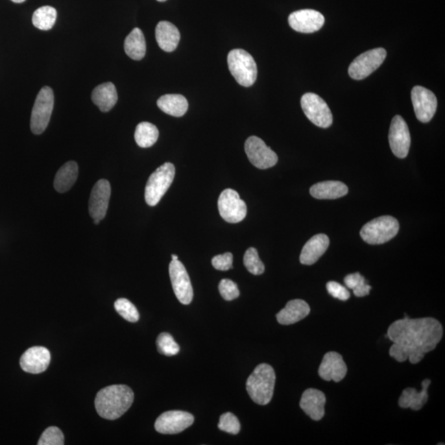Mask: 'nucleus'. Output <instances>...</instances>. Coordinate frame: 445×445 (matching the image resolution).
Segmentation results:
<instances>
[{
	"instance_id": "1",
	"label": "nucleus",
	"mask_w": 445,
	"mask_h": 445,
	"mask_svg": "<svg viewBox=\"0 0 445 445\" xmlns=\"http://www.w3.org/2000/svg\"><path fill=\"white\" fill-rule=\"evenodd\" d=\"M443 333L442 325L435 318L411 320L405 314L403 320L395 321L387 329V337L394 342L390 357L398 362L409 360L411 364H418L424 354L435 349Z\"/></svg>"
},
{
	"instance_id": "2",
	"label": "nucleus",
	"mask_w": 445,
	"mask_h": 445,
	"mask_svg": "<svg viewBox=\"0 0 445 445\" xmlns=\"http://www.w3.org/2000/svg\"><path fill=\"white\" fill-rule=\"evenodd\" d=\"M134 402V393L126 385H112L100 390L95 398L97 413L104 419L117 420L124 415Z\"/></svg>"
},
{
	"instance_id": "3",
	"label": "nucleus",
	"mask_w": 445,
	"mask_h": 445,
	"mask_svg": "<svg viewBox=\"0 0 445 445\" xmlns=\"http://www.w3.org/2000/svg\"><path fill=\"white\" fill-rule=\"evenodd\" d=\"M276 385V373L270 365H257L247 381V391L252 401L267 405L272 401Z\"/></svg>"
},
{
	"instance_id": "4",
	"label": "nucleus",
	"mask_w": 445,
	"mask_h": 445,
	"mask_svg": "<svg viewBox=\"0 0 445 445\" xmlns=\"http://www.w3.org/2000/svg\"><path fill=\"white\" fill-rule=\"evenodd\" d=\"M228 65L232 75L243 87H250L257 77V67L253 57L243 49H234L228 55Z\"/></svg>"
},
{
	"instance_id": "5",
	"label": "nucleus",
	"mask_w": 445,
	"mask_h": 445,
	"mask_svg": "<svg viewBox=\"0 0 445 445\" xmlns=\"http://www.w3.org/2000/svg\"><path fill=\"white\" fill-rule=\"evenodd\" d=\"M399 231V223L393 216L385 215L371 220L361 228V236L371 245L383 244L393 239Z\"/></svg>"
},
{
	"instance_id": "6",
	"label": "nucleus",
	"mask_w": 445,
	"mask_h": 445,
	"mask_svg": "<svg viewBox=\"0 0 445 445\" xmlns=\"http://www.w3.org/2000/svg\"><path fill=\"white\" fill-rule=\"evenodd\" d=\"M175 167L173 163H165L150 175L145 187V202L150 206L158 205L173 183Z\"/></svg>"
},
{
	"instance_id": "7",
	"label": "nucleus",
	"mask_w": 445,
	"mask_h": 445,
	"mask_svg": "<svg viewBox=\"0 0 445 445\" xmlns=\"http://www.w3.org/2000/svg\"><path fill=\"white\" fill-rule=\"evenodd\" d=\"M54 93L50 87L40 89L32 108L31 117V130L35 134H40L47 128L50 122L53 108H54Z\"/></svg>"
},
{
	"instance_id": "8",
	"label": "nucleus",
	"mask_w": 445,
	"mask_h": 445,
	"mask_svg": "<svg viewBox=\"0 0 445 445\" xmlns=\"http://www.w3.org/2000/svg\"><path fill=\"white\" fill-rule=\"evenodd\" d=\"M301 107L314 125L321 128H328L333 124L332 112L326 101L315 93H305L301 99Z\"/></svg>"
},
{
	"instance_id": "9",
	"label": "nucleus",
	"mask_w": 445,
	"mask_h": 445,
	"mask_svg": "<svg viewBox=\"0 0 445 445\" xmlns=\"http://www.w3.org/2000/svg\"><path fill=\"white\" fill-rule=\"evenodd\" d=\"M387 56V51L383 48H376L363 53L350 64L348 73L355 80H361L370 76L371 73L381 67Z\"/></svg>"
},
{
	"instance_id": "10",
	"label": "nucleus",
	"mask_w": 445,
	"mask_h": 445,
	"mask_svg": "<svg viewBox=\"0 0 445 445\" xmlns=\"http://www.w3.org/2000/svg\"><path fill=\"white\" fill-rule=\"evenodd\" d=\"M220 216L228 223L236 224L246 217L248 208L239 194L232 189H226L220 194L218 201Z\"/></svg>"
},
{
	"instance_id": "11",
	"label": "nucleus",
	"mask_w": 445,
	"mask_h": 445,
	"mask_svg": "<svg viewBox=\"0 0 445 445\" xmlns=\"http://www.w3.org/2000/svg\"><path fill=\"white\" fill-rule=\"evenodd\" d=\"M245 152L249 161L259 169H267L278 162V156L261 139L251 136L245 142Z\"/></svg>"
},
{
	"instance_id": "12",
	"label": "nucleus",
	"mask_w": 445,
	"mask_h": 445,
	"mask_svg": "<svg viewBox=\"0 0 445 445\" xmlns=\"http://www.w3.org/2000/svg\"><path fill=\"white\" fill-rule=\"evenodd\" d=\"M169 276L176 297L182 304H190L193 300V288L189 273L180 261L171 260Z\"/></svg>"
},
{
	"instance_id": "13",
	"label": "nucleus",
	"mask_w": 445,
	"mask_h": 445,
	"mask_svg": "<svg viewBox=\"0 0 445 445\" xmlns=\"http://www.w3.org/2000/svg\"><path fill=\"white\" fill-rule=\"evenodd\" d=\"M194 420V416L189 412L169 411L158 416L154 427L160 434L175 435L190 427Z\"/></svg>"
},
{
	"instance_id": "14",
	"label": "nucleus",
	"mask_w": 445,
	"mask_h": 445,
	"mask_svg": "<svg viewBox=\"0 0 445 445\" xmlns=\"http://www.w3.org/2000/svg\"><path fill=\"white\" fill-rule=\"evenodd\" d=\"M411 101L416 118L422 123L430 122L438 104L434 93L422 86H416L411 91Z\"/></svg>"
},
{
	"instance_id": "15",
	"label": "nucleus",
	"mask_w": 445,
	"mask_h": 445,
	"mask_svg": "<svg viewBox=\"0 0 445 445\" xmlns=\"http://www.w3.org/2000/svg\"><path fill=\"white\" fill-rule=\"evenodd\" d=\"M389 141L396 157L405 158L409 153L411 136L407 122L401 116H395L390 125Z\"/></svg>"
},
{
	"instance_id": "16",
	"label": "nucleus",
	"mask_w": 445,
	"mask_h": 445,
	"mask_svg": "<svg viewBox=\"0 0 445 445\" xmlns=\"http://www.w3.org/2000/svg\"><path fill=\"white\" fill-rule=\"evenodd\" d=\"M110 197L111 185L108 181L101 179L93 187L88 204L89 214L95 224H99L107 215Z\"/></svg>"
},
{
	"instance_id": "17",
	"label": "nucleus",
	"mask_w": 445,
	"mask_h": 445,
	"mask_svg": "<svg viewBox=\"0 0 445 445\" xmlns=\"http://www.w3.org/2000/svg\"><path fill=\"white\" fill-rule=\"evenodd\" d=\"M325 19L320 12L302 10L289 16V24L293 30L302 34H313L324 27Z\"/></svg>"
},
{
	"instance_id": "18",
	"label": "nucleus",
	"mask_w": 445,
	"mask_h": 445,
	"mask_svg": "<svg viewBox=\"0 0 445 445\" xmlns=\"http://www.w3.org/2000/svg\"><path fill=\"white\" fill-rule=\"evenodd\" d=\"M50 362V351L43 346H34L22 355L20 365L25 372L36 374L46 371Z\"/></svg>"
},
{
	"instance_id": "19",
	"label": "nucleus",
	"mask_w": 445,
	"mask_h": 445,
	"mask_svg": "<svg viewBox=\"0 0 445 445\" xmlns=\"http://www.w3.org/2000/svg\"><path fill=\"white\" fill-rule=\"evenodd\" d=\"M347 373V366L341 355L335 351H330L324 355L318 374L325 381L341 382Z\"/></svg>"
},
{
	"instance_id": "20",
	"label": "nucleus",
	"mask_w": 445,
	"mask_h": 445,
	"mask_svg": "<svg viewBox=\"0 0 445 445\" xmlns=\"http://www.w3.org/2000/svg\"><path fill=\"white\" fill-rule=\"evenodd\" d=\"M325 404V394L322 391L309 389L302 395L300 406L310 418L317 422L324 416Z\"/></svg>"
},
{
	"instance_id": "21",
	"label": "nucleus",
	"mask_w": 445,
	"mask_h": 445,
	"mask_svg": "<svg viewBox=\"0 0 445 445\" xmlns=\"http://www.w3.org/2000/svg\"><path fill=\"white\" fill-rule=\"evenodd\" d=\"M330 240L324 234L314 235L302 249L300 260L304 265H311L317 263L329 247Z\"/></svg>"
},
{
	"instance_id": "22",
	"label": "nucleus",
	"mask_w": 445,
	"mask_h": 445,
	"mask_svg": "<svg viewBox=\"0 0 445 445\" xmlns=\"http://www.w3.org/2000/svg\"><path fill=\"white\" fill-rule=\"evenodd\" d=\"M309 313V305L304 300H293L277 313L276 320L281 325H292L304 320Z\"/></svg>"
},
{
	"instance_id": "23",
	"label": "nucleus",
	"mask_w": 445,
	"mask_h": 445,
	"mask_svg": "<svg viewBox=\"0 0 445 445\" xmlns=\"http://www.w3.org/2000/svg\"><path fill=\"white\" fill-rule=\"evenodd\" d=\"M155 38L162 50L171 52L177 49L180 42L181 35L178 27L173 23L162 21L159 22L156 27Z\"/></svg>"
},
{
	"instance_id": "24",
	"label": "nucleus",
	"mask_w": 445,
	"mask_h": 445,
	"mask_svg": "<svg viewBox=\"0 0 445 445\" xmlns=\"http://www.w3.org/2000/svg\"><path fill=\"white\" fill-rule=\"evenodd\" d=\"M431 383V379H424L422 383V390L420 392L416 391L412 387H407L403 390L401 397L399 398L398 404L400 407L411 408L413 411H419L422 409L424 404L428 401V389Z\"/></svg>"
},
{
	"instance_id": "25",
	"label": "nucleus",
	"mask_w": 445,
	"mask_h": 445,
	"mask_svg": "<svg viewBox=\"0 0 445 445\" xmlns=\"http://www.w3.org/2000/svg\"><path fill=\"white\" fill-rule=\"evenodd\" d=\"M92 100L101 112H108L115 107L118 96L117 88L111 82L97 86L92 93Z\"/></svg>"
},
{
	"instance_id": "26",
	"label": "nucleus",
	"mask_w": 445,
	"mask_h": 445,
	"mask_svg": "<svg viewBox=\"0 0 445 445\" xmlns=\"http://www.w3.org/2000/svg\"><path fill=\"white\" fill-rule=\"evenodd\" d=\"M312 197L320 200H334L345 197L348 193V187L338 181L318 182L310 189Z\"/></svg>"
},
{
	"instance_id": "27",
	"label": "nucleus",
	"mask_w": 445,
	"mask_h": 445,
	"mask_svg": "<svg viewBox=\"0 0 445 445\" xmlns=\"http://www.w3.org/2000/svg\"><path fill=\"white\" fill-rule=\"evenodd\" d=\"M159 109L171 117L184 116L189 109V101L180 95H163L157 101Z\"/></svg>"
},
{
	"instance_id": "28",
	"label": "nucleus",
	"mask_w": 445,
	"mask_h": 445,
	"mask_svg": "<svg viewBox=\"0 0 445 445\" xmlns=\"http://www.w3.org/2000/svg\"><path fill=\"white\" fill-rule=\"evenodd\" d=\"M77 175H79V167L77 163L71 161L65 163L56 175L55 189L60 193H67L75 184Z\"/></svg>"
},
{
	"instance_id": "29",
	"label": "nucleus",
	"mask_w": 445,
	"mask_h": 445,
	"mask_svg": "<svg viewBox=\"0 0 445 445\" xmlns=\"http://www.w3.org/2000/svg\"><path fill=\"white\" fill-rule=\"evenodd\" d=\"M125 51L130 58L141 60L146 53V42L144 34L140 28H134L126 36L124 44Z\"/></svg>"
},
{
	"instance_id": "30",
	"label": "nucleus",
	"mask_w": 445,
	"mask_h": 445,
	"mask_svg": "<svg viewBox=\"0 0 445 445\" xmlns=\"http://www.w3.org/2000/svg\"><path fill=\"white\" fill-rule=\"evenodd\" d=\"M158 136L159 132L156 126L145 121L136 126L134 140L141 148H149L157 142Z\"/></svg>"
},
{
	"instance_id": "31",
	"label": "nucleus",
	"mask_w": 445,
	"mask_h": 445,
	"mask_svg": "<svg viewBox=\"0 0 445 445\" xmlns=\"http://www.w3.org/2000/svg\"><path fill=\"white\" fill-rule=\"evenodd\" d=\"M57 19V12L51 6H43L34 12L32 23L40 30L48 31L54 27Z\"/></svg>"
},
{
	"instance_id": "32",
	"label": "nucleus",
	"mask_w": 445,
	"mask_h": 445,
	"mask_svg": "<svg viewBox=\"0 0 445 445\" xmlns=\"http://www.w3.org/2000/svg\"><path fill=\"white\" fill-rule=\"evenodd\" d=\"M344 282L347 287L352 289L354 295L357 297H365L370 292V285L367 284L365 277L359 272L346 276Z\"/></svg>"
},
{
	"instance_id": "33",
	"label": "nucleus",
	"mask_w": 445,
	"mask_h": 445,
	"mask_svg": "<svg viewBox=\"0 0 445 445\" xmlns=\"http://www.w3.org/2000/svg\"><path fill=\"white\" fill-rule=\"evenodd\" d=\"M243 263L247 270L252 275L259 276L263 274L265 265L259 258L258 252L254 248H249L245 252Z\"/></svg>"
},
{
	"instance_id": "34",
	"label": "nucleus",
	"mask_w": 445,
	"mask_h": 445,
	"mask_svg": "<svg viewBox=\"0 0 445 445\" xmlns=\"http://www.w3.org/2000/svg\"><path fill=\"white\" fill-rule=\"evenodd\" d=\"M114 307H115L117 312L126 321L136 322L140 318V314H139L136 306L130 300L124 299V298L118 299L114 304Z\"/></svg>"
},
{
	"instance_id": "35",
	"label": "nucleus",
	"mask_w": 445,
	"mask_h": 445,
	"mask_svg": "<svg viewBox=\"0 0 445 445\" xmlns=\"http://www.w3.org/2000/svg\"><path fill=\"white\" fill-rule=\"evenodd\" d=\"M157 348L158 352L166 357H173L180 350L177 342L169 333H163L157 338Z\"/></svg>"
},
{
	"instance_id": "36",
	"label": "nucleus",
	"mask_w": 445,
	"mask_h": 445,
	"mask_svg": "<svg viewBox=\"0 0 445 445\" xmlns=\"http://www.w3.org/2000/svg\"><path fill=\"white\" fill-rule=\"evenodd\" d=\"M218 427L220 431L232 435L239 434L241 429L239 419L231 412H227L220 416Z\"/></svg>"
},
{
	"instance_id": "37",
	"label": "nucleus",
	"mask_w": 445,
	"mask_h": 445,
	"mask_svg": "<svg viewBox=\"0 0 445 445\" xmlns=\"http://www.w3.org/2000/svg\"><path fill=\"white\" fill-rule=\"evenodd\" d=\"M38 445H62L64 435L59 428L51 426L43 432L39 440Z\"/></svg>"
},
{
	"instance_id": "38",
	"label": "nucleus",
	"mask_w": 445,
	"mask_h": 445,
	"mask_svg": "<svg viewBox=\"0 0 445 445\" xmlns=\"http://www.w3.org/2000/svg\"><path fill=\"white\" fill-rule=\"evenodd\" d=\"M219 291L220 295L224 300L231 301L239 298L240 292L238 287L231 280L223 279L219 285Z\"/></svg>"
},
{
	"instance_id": "39",
	"label": "nucleus",
	"mask_w": 445,
	"mask_h": 445,
	"mask_svg": "<svg viewBox=\"0 0 445 445\" xmlns=\"http://www.w3.org/2000/svg\"><path fill=\"white\" fill-rule=\"evenodd\" d=\"M326 289L329 295L332 296L336 299L341 301L348 300L350 297V293L346 287H343L341 284L336 282V281H329L326 284Z\"/></svg>"
},
{
	"instance_id": "40",
	"label": "nucleus",
	"mask_w": 445,
	"mask_h": 445,
	"mask_svg": "<svg viewBox=\"0 0 445 445\" xmlns=\"http://www.w3.org/2000/svg\"><path fill=\"white\" fill-rule=\"evenodd\" d=\"M232 259H234V256L231 252L224 253V254L213 257L212 265L216 270L228 271L232 268Z\"/></svg>"
},
{
	"instance_id": "41",
	"label": "nucleus",
	"mask_w": 445,
	"mask_h": 445,
	"mask_svg": "<svg viewBox=\"0 0 445 445\" xmlns=\"http://www.w3.org/2000/svg\"><path fill=\"white\" fill-rule=\"evenodd\" d=\"M11 1H13L14 3H23L24 1H26V0H11Z\"/></svg>"
},
{
	"instance_id": "42",
	"label": "nucleus",
	"mask_w": 445,
	"mask_h": 445,
	"mask_svg": "<svg viewBox=\"0 0 445 445\" xmlns=\"http://www.w3.org/2000/svg\"><path fill=\"white\" fill-rule=\"evenodd\" d=\"M171 260L177 261L178 260V256L177 255H171Z\"/></svg>"
},
{
	"instance_id": "43",
	"label": "nucleus",
	"mask_w": 445,
	"mask_h": 445,
	"mask_svg": "<svg viewBox=\"0 0 445 445\" xmlns=\"http://www.w3.org/2000/svg\"><path fill=\"white\" fill-rule=\"evenodd\" d=\"M157 1H158V2H165L166 0H157Z\"/></svg>"
}]
</instances>
